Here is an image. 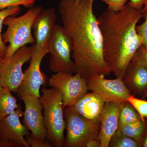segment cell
Listing matches in <instances>:
<instances>
[{
  "label": "cell",
  "instance_id": "8fae6325",
  "mask_svg": "<svg viewBox=\"0 0 147 147\" xmlns=\"http://www.w3.org/2000/svg\"><path fill=\"white\" fill-rule=\"evenodd\" d=\"M24 102L25 110L23 112V123L32 137L44 140L47 136V131L42 115V107L40 98L30 95L18 96Z\"/></svg>",
  "mask_w": 147,
  "mask_h": 147
},
{
  "label": "cell",
  "instance_id": "5bb4252c",
  "mask_svg": "<svg viewBox=\"0 0 147 147\" xmlns=\"http://www.w3.org/2000/svg\"><path fill=\"white\" fill-rule=\"evenodd\" d=\"M120 110V104L105 102L100 118V132L97 138L101 143V147H109L110 139L118 129Z\"/></svg>",
  "mask_w": 147,
  "mask_h": 147
},
{
  "label": "cell",
  "instance_id": "d6a6232c",
  "mask_svg": "<svg viewBox=\"0 0 147 147\" xmlns=\"http://www.w3.org/2000/svg\"><path fill=\"white\" fill-rule=\"evenodd\" d=\"M3 87L2 86L1 84V78H0V90Z\"/></svg>",
  "mask_w": 147,
  "mask_h": 147
},
{
  "label": "cell",
  "instance_id": "83f0119b",
  "mask_svg": "<svg viewBox=\"0 0 147 147\" xmlns=\"http://www.w3.org/2000/svg\"><path fill=\"white\" fill-rule=\"evenodd\" d=\"M147 2V0H129L128 3L134 8L142 9Z\"/></svg>",
  "mask_w": 147,
  "mask_h": 147
},
{
  "label": "cell",
  "instance_id": "6da1fadb",
  "mask_svg": "<svg viewBox=\"0 0 147 147\" xmlns=\"http://www.w3.org/2000/svg\"><path fill=\"white\" fill-rule=\"evenodd\" d=\"M94 0H61L58 9L65 31L73 44L75 73L87 80L111 73L103 56L102 36L94 13Z\"/></svg>",
  "mask_w": 147,
  "mask_h": 147
},
{
  "label": "cell",
  "instance_id": "603a6c76",
  "mask_svg": "<svg viewBox=\"0 0 147 147\" xmlns=\"http://www.w3.org/2000/svg\"><path fill=\"white\" fill-rule=\"evenodd\" d=\"M143 17L145 21L143 24L136 27V31L137 34L141 37L143 40L142 45L147 47V2L143 7Z\"/></svg>",
  "mask_w": 147,
  "mask_h": 147
},
{
  "label": "cell",
  "instance_id": "f1b7e54d",
  "mask_svg": "<svg viewBox=\"0 0 147 147\" xmlns=\"http://www.w3.org/2000/svg\"><path fill=\"white\" fill-rule=\"evenodd\" d=\"M0 147H20L17 144L0 137Z\"/></svg>",
  "mask_w": 147,
  "mask_h": 147
},
{
  "label": "cell",
  "instance_id": "5b68a950",
  "mask_svg": "<svg viewBox=\"0 0 147 147\" xmlns=\"http://www.w3.org/2000/svg\"><path fill=\"white\" fill-rule=\"evenodd\" d=\"M63 111L66 131L63 147H86L90 140L97 139L100 120L85 118L71 107H65Z\"/></svg>",
  "mask_w": 147,
  "mask_h": 147
},
{
  "label": "cell",
  "instance_id": "2e32d148",
  "mask_svg": "<svg viewBox=\"0 0 147 147\" xmlns=\"http://www.w3.org/2000/svg\"><path fill=\"white\" fill-rule=\"evenodd\" d=\"M123 80L129 90L144 93L147 88V68L131 59L126 69Z\"/></svg>",
  "mask_w": 147,
  "mask_h": 147
},
{
  "label": "cell",
  "instance_id": "ba28073f",
  "mask_svg": "<svg viewBox=\"0 0 147 147\" xmlns=\"http://www.w3.org/2000/svg\"><path fill=\"white\" fill-rule=\"evenodd\" d=\"M75 74L55 73L48 79L50 86L59 90L62 96L64 108L72 106L89 90L88 80L79 72Z\"/></svg>",
  "mask_w": 147,
  "mask_h": 147
},
{
  "label": "cell",
  "instance_id": "30bf717a",
  "mask_svg": "<svg viewBox=\"0 0 147 147\" xmlns=\"http://www.w3.org/2000/svg\"><path fill=\"white\" fill-rule=\"evenodd\" d=\"M105 76L95 75L88 79L89 90L99 95L105 102H114L122 104L127 102L131 92L127 88L123 79H108Z\"/></svg>",
  "mask_w": 147,
  "mask_h": 147
},
{
  "label": "cell",
  "instance_id": "8992f818",
  "mask_svg": "<svg viewBox=\"0 0 147 147\" xmlns=\"http://www.w3.org/2000/svg\"><path fill=\"white\" fill-rule=\"evenodd\" d=\"M48 50L49 67L54 73H75V64L72 59L73 44L63 27L56 25L50 38Z\"/></svg>",
  "mask_w": 147,
  "mask_h": 147
},
{
  "label": "cell",
  "instance_id": "7c38bea8",
  "mask_svg": "<svg viewBox=\"0 0 147 147\" xmlns=\"http://www.w3.org/2000/svg\"><path fill=\"white\" fill-rule=\"evenodd\" d=\"M23 112L19 104L13 113L0 121V137L17 144L20 147H30L25 138L30 134L29 131L20 121Z\"/></svg>",
  "mask_w": 147,
  "mask_h": 147
},
{
  "label": "cell",
  "instance_id": "d4e9b609",
  "mask_svg": "<svg viewBox=\"0 0 147 147\" xmlns=\"http://www.w3.org/2000/svg\"><path fill=\"white\" fill-rule=\"evenodd\" d=\"M132 59L147 68V47L141 45L136 51Z\"/></svg>",
  "mask_w": 147,
  "mask_h": 147
},
{
  "label": "cell",
  "instance_id": "3957f363",
  "mask_svg": "<svg viewBox=\"0 0 147 147\" xmlns=\"http://www.w3.org/2000/svg\"><path fill=\"white\" fill-rule=\"evenodd\" d=\"M40 100L43 110L47 137L53 146L63 147L65 121L62 96L55 88L41 89Z\"/></svg>",
  "mask_w": 147,
  "mask_h": 147
},
{
  "label": "cell",
  "instance_id": "484cf974",
  "mask_svg": "<svg viewBox=\"0 0 147 147\" xmlns=\"http://www.w3.org/2000/svg\"><path fill=\"white\" fill-rule=\"evenodd\" d=\"M26 140L31 147H52L53 146L46 139L44 140L37 139L32 137L30 134L26 137Z\"/></svg>",
  "mask_w": 147,
  "mask_h": 147
},
{
  "label": "cell",
  "instance_id": "9a60e30c",
  "mask_svg": "<svg viewBox=\"0 0 147 147\" xmlns=\"http://www.w3.org/2000/svg\"><path fill=\"white\" fill-rule=\"evenodd\" d=\"M105 103L99 95L92 92L83 95L71 107L85 118L100 120Z\"/></svg>",
  "mask_w": 147,
  "mask_h": 147
},
{
  "label": "cell",
  "instance_id": "44dd1931",
  "mask_svg": "<svg viewBox=\"0 0 147 147\" xmlns=\"http://www.w3.org/2000/svg\"><path fill=\"white\" fill-rule=\"evenodd\" d=\"M109 147H140L142 145L117 129L110 139Z\"/></svg>",
  "mask_w": 147,
  "mask_h": 147
},
{
  "label": "cell",
  "instance_id": "1f68e13d",
  "mask_svg": "<svg viewBox=\"0 0 147 147\" xmlns=\"http://www.w3.org/2000/svg\"><path fill=\"white\" fill-rule=\"evenodd\" d=\"M143 94H144L143 96H144V97H147V89L145 90V91L144 92Z\"/></svg>",
  "mask_w": 147,
  "mask_h": 147
},
{
  "label": "cell",
  "instance_id": "9c48e42d",
  "mask_svg": "<svg viewBox=\"0 0 147 147\" xmlns=\"http://www.w3.org/2000/svg\"><path fill=\"white\" fill-rule=\"evenodd\" d=\"M48 53V47L37 50L34 46L30 65L24 72L23 80L17 92L18 96L27 94L40 98V87L48 82L46 74L40 70V64L43 58Z\"/></svg>",
  "mask_w": 147,
  "mask_h": 147
},
{
  "label": "cell",
  "instance_id": "ffe728a7",
  "mask_svg": "<svg viewBox=\"0 0 147 147\" xmlns=\"http://www.w3.org/2000/svg\"><path fill=\"white\" fill-rule=\"evenodd\" d=\"M21 12L20 6L10 7L0 11V59L5 57L7 46L3 44L1 39V32L3 21L6 18L9 16H16Z\"/></svg>",
  "mask_w": 147,
  "mask_h": 147
},
{
  "label": "cell",
  "instance_id": "d6986e66",
  "mask_svg": "<svg viewBox=\"0 0 147 147\" xmlns=\"http://www.w3.org/2000/svg\"><path fill=\"white\" fill-rule=\"evenodd\" d=\"M140 120H142L140 116L129 102H126L121 104L118 129L125 125Z\"/></svg>",
  "mask_w": 147,
  "mask_h": 147
},
{
  "label": "cell",
  "instance_id": "ac0fdd59",
  "mask_svg": "<svg viewBox=\"0 0 147 147\" xmlns=\"http://www.w3.org/2000/svg\"><path fill=\"white\" fill-rule=\"evenodd\" d=\"M118 129L142 145L147 130L146 122L142 120L125 125Z\"/></svg>",
  "mask_w": 147,
  "mask_h": 147
},
{
  "label": "cell",
  "instance_id": "4dcf8cb0",
  "mask_svg": "<svg viewBox=\"0 0 147 147\" xmlns=\"http://www.w3.org/2000/svg\"><path fill=\"white\" fill-rule=\"evenodd\" d=\"M142 147H147V130L142 144Z\"/></svg>",
  "mask_w": 147,
  "mask_h": 147
},
{
  "label": "cell",
  "instance_id": "52a82bcc",
  "mask_svg": "<svg viewBox=\"0 0 147 147\" xmlns=\"http://www.w3.org/2000/svg\"><path fill=\"white\" fill-rule=\"evenodd\" d=\"M34 46L25 45L10 57L0 59V78L3 87H8L11 92L17 93L24 77L22 67L30 61Z\"/></svg>",
  "mask_w": 147,
  "mask_h": 147
},
{
  "label": "cell",
  "instance_id": "4316f807",
  "mask_svg": "<svg viewBox=\"0 0 147 147\" xmlns=\"http://www.w3.org/2000/svg\"><path fill=\"white\" fill-rule=\"evenodd\" d=\"M108 6V9L119 11L124 8L128 0H101Z\"/></svg>",
  "mask_w": 147,
  "mask_h": 147
},
{
  "label": "cell",
  "instance_id": "f546056e",
  "mask_svg": "<svg viewBox=\"0 0 147 147\" xmlns=\"http://www.w3.org/2000/svg\"><path fill=\"white\" fill-rule=\"evenodd\" d=\"M86 147H101V143L98 139H93L87 143Z\"/></svg>",
  "mask_w": 147,
  "mask_h": 147
},
{
  "label": "cell",
  "instance_id": "277c9868",
  "mask_svg": "<svg viewBox=\"0 0 147 147\" xmlns=\"http://www.w3.org/2000/svg\"><path fill=\"white\" fill-rule=\"evenodd\" d=\"M42 9L40 6H32L22 16H9L5 18L3 25L7 26V29L1 34V39L4 44L9 43V45L3 59L10 57L18 49L27 44L35 43L32 30L35 19Z\"/></svg>",
  "mask_w": 147,
  "mask_h": 147
},
{
  "label": "cell",
  "instance_id": "7402d4cb",
  "mask_svg": "<svg viewBox=\"0 0 147 147\" xmlns=\"http://www.w3.org/2000/svg\"><path fill=\"white\" fill-rule=\"evenodd\" d=\"M127 101L136 110L142 121L145 122V118H147V101L137 98L132 94L129 96Z\"/></svg>",
  "mask_w": 147,
  "mask_h": 147
},
{
  "label": "cell",
  "instance_id": "e0dca14e",
  "mask_svg": "<svg viewBox=\"0 0 147 147\" xmlns=\"http://www.w3.org/2000/svg\"><path fill=\"white\" fill-rule=\"evenodd\" d=\"M11 92L7 87L0 90V121L13 113L18 107L17 99Z\"/></svg>",
  "mask_w": 147,
  "mask_h": 147
},
{
  "label": "cell",
  "instance_id": "7a4b0ae2",
  "mask_svg": "<svg viewBox=\"0 0 147 147\" xmlns=\"http://www.w3.org/2000/svg\"><path fill=\"white\" fill-rule=\"evenodd\" d=\"M143 9L127 3L119 11L107 9L98 18L102 36L104 59L111 72L123 79L127 66L143 44L136 31Z\"/></svg>",
  "mask_w": 147,
  "mask_h": 147
},
{
  "label": "cell",
  "instance_id": "cb8c5ba5",
  "mask_svg": "<svg viewBox=\"0 0 147 147\" xmlns=\"http://www.w3.org/2000/svg\"><path fill=\"white\" fill-rule=\"evenodd\" d=\"M35 2V0H0V11L14 6L30 7L33 6Z\"/></svg>",
  "mask_w": 147,
  "mask_h": 147
},
{
  "label": "cell",
  "instance_id": "4fadbf2b",
  "mask_svg": "<svg viewBox=\"0 0 147 147\" xmlns=\"http://www.w3.org/2000/svg\"><path fill=\"white\" fill-rule=\"evenodd\" d=\"M57 18L56 10L53 7L42 9L36 16L32 26L36 41L35 48L36 50H43L48 47Z\"/></svg>",
  "mask_w": 147,
  "mask_h": 147
}]
</instances>
